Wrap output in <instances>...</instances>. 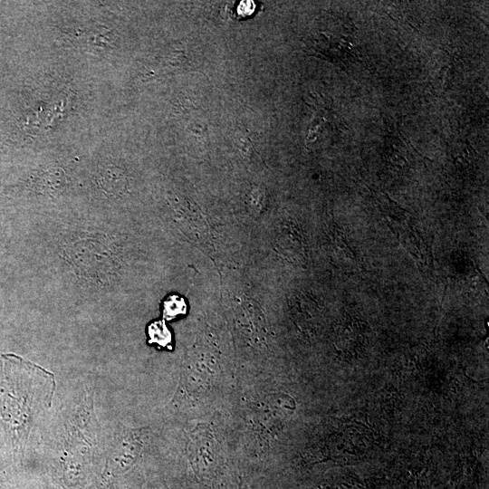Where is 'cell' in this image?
Here are the masks:
<instances>
[{
    "label": "cell",
    "instance_id": "8992f818",
    "mask_svg": "<svg viewBox=\"0 0 489 489\" xmlns=\"http://www.w3.org/2000/svg\"><path fill=\"white\" fill-rule=\"evenodd\" d=\"M149 343L157 344L162 348H170L172 344V333L167 326L165 321L158 320L152 321L147 330Z\"/></svg>",
    "mask_w": 489,
    "mask_h": 489
},
{
    "label": "cell",
    "instance_id": "52a82bcc",
    "mask_svg": "<svg viewBox=\"0 0 489 489\" xmlns=\"http://www.w3.org/2000/svg\"><path fill=\"white\" fill-rule=\"evenodd\" d=\"M14 465L0 442V489H14Z\"/></svg>",
    "mask_w": 489,
    "mask_h": 489
},
{
    "label": "cell",
    "instance_id": "6da1fadb",
    "mask_svg": "<svg viewBox=\"0 0 489 489\" xmlns=\"http://www.w3.org/2000/svg\"><path fill=\"white\" fill-rule=\"evenodd\" d=\"M44 369L14 353L0 358V442L15 465L39 415V376Z\"/></svg>",
    "mask_w": 489,
    "mask_h": 489
},
{
    "label": "cell",
    "instance_id": "9c48e42d",
    "mask_svg": "<svg viewBox=\"0 0 489 489\" xmlns=\"http://www.w3.org/2000/svg\"><path fill=\"white\" fill-rule=\"evenodd\" d=\"M240 489H247L246 486L242 485Z\"/></svg>",
    "mask_w": 489,
    "mask_h": 489
},
{
    "label": "cell",
    "instance_id": "3957f363",
    "mask_svg": "<svg viewBox=\"0 0 489 489\" xmlns=\"http://www.w3.org/2000/svg\"><path fill=\"white\" fill-rule=\"evenodd\" d=\"M94 182L98 190L110 200L120 198L127 191L128 180L125 172L112 164L100 168L95 173Z\"/></svg>",
    "mask_w": 489,
    "mask_h": 489
},
{
    "label": "cell",
    "instance_id": "5b68a950",
    "mask_svg": "<svg viewBox=\"0 0 489 489\" xmlns=\"http://www.w3.org/2000/svg\"><path fill=\"white\" fill-rule=\"evenodd\" d=\"M87 43L92 49L107 50L114 43V33L107 26L95 25L88 32Z\"/></svg>",
    "mask_w": 489,
    "mask_h": 489
},
{
    "label": "cell",
    "instance_id": "7a4b0ae2",
    "mask_svg": "<svg viewBox=\"0 0 489 489\" xmlns=\"http://www.w3.org/2000/svg\"><path fill=\"white\" fill-rule=\"evenodd\" d=\"M78 239L72 237L71 244L64 246L65 256L71 258L75 266L72 270L79 277L85 278L86 283L93 280L101 287H112L111 280H114V252L111 253V245L105 242V238L89 237V234Z\"/></svg>",
    "mask_w": 489,
    "mask_h": 489
},
{
    "label": "cell",
    "instance_id": "277c9868",
    "mask_svg": "<svg viewBox=\"0 0 489 489\" xmlns=\"http://www.w3.org/2000/svg\"><path fill=\"white\" fill-rule=\"evenodd\" d=\"M32 188L43 195L56 196L66 187V177L62 168H49L31 177Z\"/></svg>",
    "mask_w": 489,
    "mask_h": 489
},
{
    "label": "cell",
    "instance_id": "ba28073f",
    "mask_svg": "<svg viewBox=\"0 0 489 489\" xmlns=\"http://www.w3.org/2000/svg\"><path fill=\"white\" fill-rule=\"evenodd\" d=\"M185 299L177 294L167 296L162 302V314L166 320H172L187 312Z\"/></svg>",
    "mask_w": 489,
    "mask_h": 489
}]
</instances>
